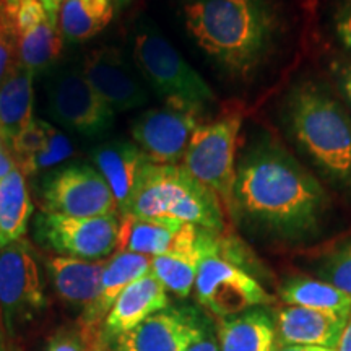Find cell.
Segmentation results:
<instances>
[{"label":"cell","instance_id":"1","mask_svg":"<svg viewBox=\"0 0 351 351\" xmlns=\"http://www.w3.org/2000/svg\"><path fill=\"white\" fill-rule=\"evenodd\" d=\"M330 207L320 182L271 138L245 148L236 165L231 215L262 234L301 241L319 231Z\"/></svg>","mask_w":351,"mask_h":351},{"label":"cell","instance_id":"2","mask_svg":"<svg viewBox=\"0 0 351 351\" xmlns=\"http://www.w3.org/2000/svg\"><path fill=\"white\" fill-rule=\"evenodd\" d=\"M192 39L231 75L247 78L270 54L278 19L269 0H186Z\"/></svg>","mask_w":351,"mask_h":351},{"label":"cell","instance_id":"3","mask_svg":"<svg viewBox=\"0 0 351 351\" xmlns=\"http://www.w3.org/2000/svg\"><path fill=\"white\" fill-rule=\"evenodd\" d=\"M283 114L298 147L332 182L351 191V116L335 96L302 82L289 91Z\"/></svg>","mask_w":351,"mask_h":351},{"label":"cell","instance_id":"4","mask_svg":"<svg viewBox=\"0 0 351 351\" xmlns=\"http://www.w3.org/2000/svg\"><path fill=\"white\" fill-rule=\"evenodd\" d=\"M127 215L152 221L194 225L215 232L225 230L221 202L182 165H156L148 160Z\"/></svg>","mask_w":351,"mask_h":351},{"label":"cell","instance_id":"5","mask_svg":"<svg viewBox=\"0 0 351 351\" xmlns=\"http://www.w3.org/2000/svg\"><path fill=\"white\" fill-rule=\"evenodd\" d=\"M134 59L148 85L166 101L204 109L215 101L208 83L150 21L140 20L135 29Z\"/></svg>","mask_w":351,"mask_h":351},{"label":"cell","instance_id":"6","mask_svg":"<svg viewBox=\"0 0 351 351\" xmlns=\"http://www.w3.org/2000/svg\"><path fill=\"white\" fill-rule=\"evenodd\" d=\"M241 125L243 114L234 109L217 119L204 122L192 134L182 158L184 168L213 191L230 213L236 182V143Z\"/></svg>","mask_w":351,"mask_h":351},{"label":"cell","instance_id":"7","mask_svg":"<svg viewBox=\"0 0 351 351\" xmlns=\"http://www.w3.org/2000/svg\"><path fill=\"white\" fill-rule=\"evenodd\" d=\"M46 309V293L36 256L23 238L0 247V317L8 340Z\"/></svg>","mask_w":351,"mask_h":351},{"label":"cell","instance_id":"8","mask_svg":"<svg viewBox=\"0 0 351 351\" xmlns=\"http://www.w3.org/2000/svg\"><path fill=\"white\" fill-rule=\"evenodd\" d=\"M219 243L221 234L217 247L202 258L197 270V301L221 319L271 302V296L261 282L244 269L243 262L223 254Z\"/></svg>","mask_w":351,"mask_h":351},{"label":"cell","instance_id":"9","mask_svg":"<svg viewBox=\"0 0 351 351\" xmlns=\"http://www.w3.org/2000/svg\"><path fill=\"white\" fill-rule=\"evenodd\" d=\"M119 215L72 218L41 212L34 218V238L49 251L83 261H104L119 249Z\"/></svg>","mask_w":351,"mask_h":351},{"label":"cell","instance_id":"10","mask_svg":"<svg viewBox=\"0 0 351 351\" xmlns=\"http://www.w3.org/2000/svg\"><path fill=\"white\" fill-rule=\"evenodd\" d=\"M41 208L72 218L119 215L111 189L95 166L70 165L43 179Z\"/></svg>","mask_w":351,"mask_h":351},{"label":"cell","instance_id":"11","mask_svg":"<svg viewBox=\"0 0 351 351\" xmlns=\"http://www.w3.org/2000/svg\"><path fill=\"white\" fill-rule=\"evenodd\" d=\"M204 114V108L166 101L163 108L140 114L132 124V138L152 163L179 165L192 134L207 122Z\"/></svg>","mask_w":351,"mask_h":351},{"label":"cell","instance_id":"12","mask_svg":"<svg viewBox=\"0 0 351 351\" xmlns=\"http://www.w3.org/2000/svg\"><path fill=\"white\" fill-rule=\"evenodd\" d=\"M47 104L59 124L85 137L106 134L114 122L112 109L77 70H65L52 78L47 85Z\"/></svg>","mask_w":351,"mask_h":351},{"label":"cell","instance_id":"13","mask_svg":"<svg viewBox=\"0 0 351 351\" xmlns=\"http://www.w3.org/2000/svg\"><path fill=\"white\" fill-rule=\"evenodd\" d=\"M82 75L114 112L140 108L148 99L142 82L134 75L117 47L104 46L88 52Z\"/></svg>","mask_w":351,"mask_h":351},{"label":"cell","instance_id":"14","mask_svg":"<svg viewBox=\"0 0 351 351\" xmlns=\"http://www.w3.org/2000/svg\"><path fill=\"white\" fill-rule=\"evenodd\" d=\"M219 234L205 228L182 225L168 251L152 258L150 271L176 296L187 298L195 285L202 258L217 247Z\"/></svg>","mask_w":351,"mask_h":351},{"label":"cell","instance_id":"15","mask_svg":"<svg viewBox=\"0 0 351 351\" xmlns=\"http://www.w3.org/2000/svg\"><path fill=\"white\" fill-rule=\"evenodd\" d=\"M152 270V258L134 252H116L106 261L99 295L82 314L80 337L90 348L101 350V328L114 302L124 289Z\"/></svg>","mask_w":351,"mask_h":351},{"label":"cell","instance_id":"16","mask_svg":"<svg viewBox=\"0 0 351 351\" xmlns=\"http://www.w3.org/2000/svg\"><path fill=\"white\" fill-rule=\"evenodd\" d=\"M19 26V60L33 75L44 72L62 52V34L39 0H19L15 5Z\"/></svg>","mask_w":351,"mask_h":351},{"label":"cell","instance_id":"17","mask_svg":"<svg viewBox=\"0 0 351 351\" xmlns=\"http://www.w3.org/2000/svg\"><path fill=\"white\" fill-rule=\"evenodd\" d=\"M169 306L168 289L152 271L140 276L121 293L103 322L101 346L104 341H116L150 315Z\"/></svg>","mask_w":351,"mask_h":351},{"label":"cell","instance_id":"18","mask_svg":"<svg viewBox=\"0 0 351 351\" xmlns=\"http://www.w3.org/2000/svg\"><path fill=\"white\" fill-rule=\"evenodd\" d=\"M95 168L111 189L119 217H125L148 158L134 142L114 140L91 152Z\"/></svg>","mask_w":351,"mask_h":351},{"label":"cell","instance_id":"19","mask_svg":"<svg viewBox=\"0 0 351 351\" xmlns=\"http://www.w3.org/2000/svg\"><path fill=\"white\" fill-rule=\"evenodd\" d=\"M348 322L346 315L311 307L288 306L276 314V337L282 345H313L335 350Z\"/></svg>","mask_w":351,"mask_h":351},{"label":"cell","instance_id":"20","mask_svg":"<svg viewBox=\"0 0 351 351\" xmlns=\"http://www.w3.org/2000/svg\"><path fill=\"white\" fill-rule=\"evenodd\" d=\"M191 328V306L166 307L117 339V351H182Z\"/></svg>","mask_w":351,"mask_h":351},{"label":"cell","instance_id":"21","mask_svg":"<svg viewBox=\"0 0 351 351\" xmlns=\"http://www.w3.org/2000/svg\"><path fill=\"white\" fill-rule=\"evenodd\" d=\"M106 261H83V258L54 256L44 261L52 288L60 300L86 311L99 295L101 276Z\"/></svg>","mask_w":351,"mask_h":351},{"label":"cell","instance_id":"22","mask_svg":"<svg viewBox=\"0 0 351 351\" xmlns=\"http://www.w3.org/2000/svg\"><path fill=\"white\" fill-rule=\"evenodd\" d=\"M33 78V73L16 59L0 83V137L8 148L34 119Z\"/></svg>","mask_w":351,"mask_h":351},{"label":"cell","instance_id":"23","mask_svg":"<svg viewBox=\"0 0 351 351\" xmlns=\"http://www.w3.org/2000/svg\"><path fill=\"white\" fill-rule=\"evenodd\" d=\"M217 333L219 351H276V327L262 307L223 317Z\"/></svg>","mask_w":351,"mask_h":351},{"label":"cell","instance_id":"24","mask_svg":"<svg viewBox=\"0 0 351 351\" xmlns=\"http://www.w3.org/2000/svg\"><path fill=\"white\" fill-rule=\"evenodd\" d=\"M32 215L26 176L16 168L0 179V247L23 238Z\"/></svg>","mask_w":351,"mask_h":351},{"label":"cell","instance_id":"25","mask_svg":"<svg viewBox=\"0 0 351 351\" xmlns=\"http://www.w3.org/2000/svg\"><path fill=\"white\" fill-rule=\"evenodd\" d=\"M112 0H64L57 25L69 43H83L95 38L111 23L114 16Z\"/></svg>","mask_w":351,"mask_h":351},{"label":"cell","instance_id":"26","mask_svg":"<svg viewBox=\"0 0 351 351\" xmlns=\"http://www.w3.org/2000/svg\"><path fill=\"white\" fill-rule=\"evenodd\" d=\"M182 225L152 221L127 215L121 217L119 249L117 252H134L145 257H158L173 244L176 232Z\"/></svg>","mask_w":351,"mask_h":351},{"label":"cell","instance_id":"27","mask_svg":"<svg viewBox=\"0 0 351 351\" xmlns=\"http://www.w3.org/2000/svg\"><path fill=\"white\" fill-rule=\"evenodd\" d=\"M280 296L288 306L328 311L346 317L351 315V295L324 280L291 278L280 289Z\"/></svg>","mask_w":351,"mask_h":351},{"label":"cell","instance_id":"28","mask_svg":"<svg viewBox=\"0 0 351 351\" xmlns=\"http://www.w3.org/2000/svg\"><path fill=\"white\" fill-rule=\"evenodd\" d=\"M19 59V26L15 7L8 0H0V83Z\"/></svg>","mask_w":351,"mask_h":351},{"label":"cell","instance_id":"29","mask_svg":"<svg viewBox=\"0 0 351 351\" xmlns=\"http://www.w3.org/2000/svg\"><path fill=\"white\" fill-rule=\"evenodd\" d=\"M73 148L70 140L65 137L62 132H59L56 127H51L49 135H47L46 145L43 147V150L34 155L32 160L26 163V166L21 169V173L25 176H33L39 173V171L49 169L52 166L64 163L65 160H69L72 156Z\"/></svg>","mask_w":351,"mask_h":351},{"label":"cell","instance_id":"30","mask_svg":"<svg viewBox=\"0 0 351 351\" xmlns=\"http://www.w3.org/2000/svg\"><path fill=\"white\" fill-rule=\"evenodd\" d=\"M320 280L351 295V239L324 257L317 267Z\"/></svg>","mask_w":351,"mask_h":351},{"label":"cell","instance_id":"31","mask_svg":"<svg viewBox=\"0 0 351 351\" xmlns=\"http://www.w3.org/2000/svg\"><path fill=\"white\" fill-rule=\"evenodd\" d=\"M51 124L44 122L41 119H33L26 129L13 140L10 145V153L15 160L16 168L20 171L25 168L26 163L34 155H38L43 150V147L46 145L47 135H49Z\"/></svg>","mask_w":351,"mask_h":351},{"label":"cell","instance_id":"32","mask_svg":"<svg viewBox=\"0 0 351 351\" xmlns=\"http://www.w3.org/2000/svg\"><path fill=\"white\" fill-rule=\"evenodd\" d=\"M191 337L182 351H219L218 333L207 315L191 306Z\"/></svg>","mask_w":351,"mask_h":351},{"label":"cell","instance_id":"33","mask_svg":"<svg viewBox=\"0 0 351 351\" xmlns=\"http://www.w3.org/2000/svg\"><path fill=\"white\" fill-rule=\"evenodd\" d=\"M335 32L341 46L351 56V0H340L335 15Z\"/></svg>","mask_w":351,"mask_h":351},{"label":"cell","instance_id":"34","mask_svg":"<svg viewBox=\"0 0 351 351\" xmlns=\"http://www.w3.org/2000/svg\"><path fill=\"white\" fill-rule=\"evenodd\" d=\"M330 72L333 80L337 82V86L340 88L341 95L346 99V104L351 109V64L345 62V60H333Z\"/></svg>","mask_w":351,"mask_h":351},{"label":"cell","instance_id":"35","mask_svg":"<svg viewBox=\"0 0 351 351\" xmlns=\"http://www.w3.org/2000/svg\"><path fill=\"white\" fill-rule=\"evenodd\" d=\"M13 169H16V163L13 160L10 148L7 147V143L3 142V138L0 137V179H3L8 173H12Z\"/></svg>","mask_w":351,"mask_h":351},{"label":"cell","instance_id":"36","mask_svg":"<svg viewBox=\"0 0 351 351\" xmlns=\"http://www.w3.org/2000/svg\"><path fill=\"white\" fill-rule=\"evenodd\" d=\"M335 351H351V315L348 317V322L341 332L339 343L335 346Z\"/></svg>","mask_w":351,"mask_h":351},{"label":"cell","instance_id":"37","mask_svg":"<svg viewBox=\"0 0 351 351\" xmlns=\"http://www.w3.org/2000/svg\"><path fill=\"white\" fill-rule=\"evenodd\" d=\"M39 2L43 3L44 10L47 12V15H49V19H51L52 21H56V23H57V16H59L60 5H62L64 0H39Z\"/></svg>","mask_w":351,"mask_h":351},{"label":"cell","instance_id":"38","mask_svg":"<svg viewBox=\"0 0 351 351\" xmlns=\"http://www.w3.org/2000/svg\"><path fill=\"white\" fill-rule=\"evenodd\" d=\"M276 351H335L326 346H313V345H282Z\"/></svg>","mask_w":351,"mask_h":351},{"label":"cell","instance_id":"39","mask_svg":"<svg viewBox=\"0 0 351 351\" xmlns=\"http://www.w3.org/2000/svg\"><path fill=\"white\" fill-rule=\"evenodd\" d=\"M0 351H5V343H3V324L0 317Z\"/></svg>","mask_w":351,"mask_h":351},{"label":"cell","instance_id":"40","mask_svg":"<svg viewBox=\"0 0 351 351\" xmlns=\"http://www.w3.org/2000/svg\"><path fill=\"white\" fill-rule=\"evenodd\" d=\"M112 2H114V5H124V3L130 2V0H112Z\"/></svg>","mask_w":351,"mask_h":351},{"label":"cell","instance_id":"41","mask_svg":"<svg viewBox=\"0 0 351 351\" xmlns=\"http://www.w3.org/2000/svg\"><path fill=\"white\" fill-rule=\"evenodd\" d=\"M8 2H10L13 7H15V5H16V3H19V0H8Z\"/></svg>","mask_w":351,"mask_h":351},{"label":"cell","instance_id":"42","mask_svg":"<svg viewBox=\"0 0 351 351\" xmlns=\"http://www.w3.org/2000/svg\"><path fill=\"white\" fill-rule=\"evenodd\" d=\"M15 351H16V350H15Z\"/></svg>","mask_w":351,"mask_h":351}]
</instances>
